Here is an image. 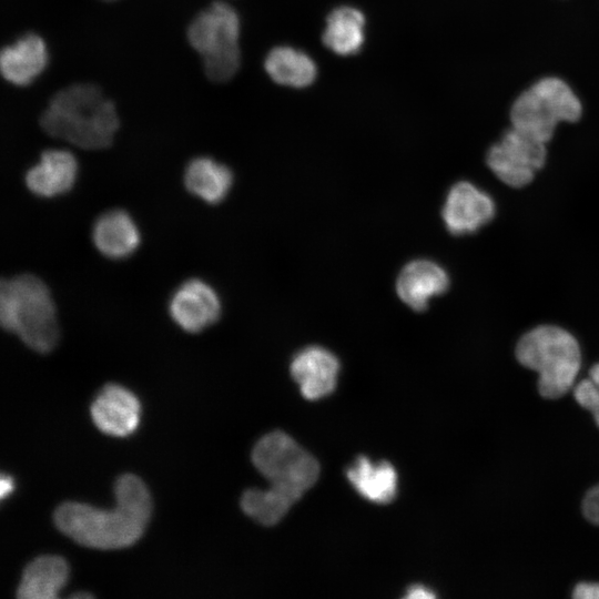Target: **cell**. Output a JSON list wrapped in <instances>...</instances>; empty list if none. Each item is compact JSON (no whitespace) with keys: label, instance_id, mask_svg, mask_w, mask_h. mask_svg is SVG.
Here are the masks:
<instances>
[{"label":"cell","instance_id":"16","mask_svg":"<svg viewBox=\"0 0 599 599\" xmlns=\"http://www.w3.org/2000/svg\"><path fill=\"white\" fill-rule=\"evenodd\" d=\"M97 250L112 260L131 255L140 244V232L131 215L120 209L101 214L92 227Z\"/></svg>","mask_w":599,"mask_h":599},{"label":"cell","instance_id":"24","mask_svg":"<svg viewBox=\"0 0 599 599\" xmlns=\"http://www.w3.org/2000/svg\"><path fill=\"white\" fill-rule=\"evenodd\" d=\"M582 512L590 522L599 525V485L592 487L585 496Z\"/></svg>","mask_w":599,"mask_h":599},{"label":"cell","instance_id":"6","mask_svg":"<svg viewBox=\"0 0 599 599\" xmlns=\"http://www.w3.org/2000/svg\"><path fill=\"white\" fill-rule=\"evenodd\" d=\"M581 112L579 99L566 82L544 78L516 99L510 119L512 128L546 143L559 122L578 121Z\"/></svg>","mask_w":599,"mask_h":599},{"label":"cell","instance_id":"4","mask_svg":"<svg viewBox=\"0 0 599 599\" xmlns=\"http://www.w3.org/2000/svg\"><path fill=\"white\" fill-rule=\"evenodd\" d=\"M518 362L538 373L539 394L549 399L564 396L575 384L581 366L577 339L555 325L537 326L516 346Z\"/></svg>","mask_w":599,"mask_h":599},{"label":"cell","instance_id":"15","mask_svg":"<svg viewBox=\"0 0 599 599\" xmlns=\"http://www.w3.org/2000/svg\"><path fill=\"white\" fill-rule=\"evenodd\" d=\"M47 47L41 37L30 32L14 44L4 47L0 54L2 77L19 87L29 85L45 68Z\"/></svg>","mask_w":599,"mask_h":599},{"label":"cell","instance_id":"14","mask_svg":"<svg viewBox=\"0 0 599 599\" xmlns=\"http://www.w3.org/2000/svg\"><path fill=\"white\" fill-rule=\"evenodd\" d=\"M449 277L437 263L417 260L408 263L399 273L396 291L399 298L415 311H423L429 301L446 292Z\"/></svg>","mask_w":599,"mask_h":599},{"label":"cell","instance_id":"10","mask_svg":"<svg viewBox=\"0 0 599 599\" xmlns=\"http://www.w3.org/2000/svg\"><path fill=\"white\" fill-rule=\"evenodd\" d=\"M494 200L470 182H458L448 192L443 220L454 235L474 233L495 216Z\"/></svg>","mask_w":599,"mask_h":599},{"label":"cell","instance_id":"2","mask_svg":"<svg viewBox=\"0 0 599 599\" xmlns=\"http://www.w3.org/2000/svg\"><path fill=\"white\" fill-rule=\"evenodd\" d=\"M39 123L48 135L85 150L109 148L120 124L114 103L92 83H75L58 91Z\"/></svg>","mask_w":599,"mask_h":599},{"label":"cell","instance_id":"7","mask_svg":"<svg viewBox=\"0 0 599 599\" xmlns=\"http://www.w3.org/2000/svg\"><path fill=\"white\" fill-rule=\"evenodd\" d=\"M252 460L274 487L297 501L317 480V460L291 436L272 432L254 446Z\"/></svg>","mask_w":599,"mask_h":599},{"label":"cell","instance_id":"13","mask_svg":"<svg viewBox=\"0 0 599 599\" xmlns=\"http://www.w3.org/2000/svg\"><path fill=\"white\" fill-rule=\"evenodd\" d=\"M78 162L67 150H45L24 176L27 187L37 196L53 197L69 192L77 179Z\"/></svg>","mask_w":599,"mask_h":599},{"label":"cell","instance_id":"27","mask_svg":"<svg viewBox=\"0 0 599 599\" xmlns=\"http://www.w3.org/2000/svg\"><path fill=\"white\" fill-rule=\"evenodd\" d=\"M13 488V481L10 476L2 474L0 480V496L4 498L8 494L11 493Z\"/></svg>","mask_w":599,"mask_h":599},{"label":"cell","instance_id":"18","mask_svg":"<svg viewBox=\"0 0 599 599\" xmlns=\"http://www.w3.org/2000/svg\"><path fill=\"white\" fill-rule=\"evenodd\" d=\"M346 476L357 493L372 502H389L397 493V474L387 461L373 463L359 456L347 468Z\"/></svg>","mask_w":599,"mask_h":599},{"label":"cell","instance_id":"23","mask_svg":"<svg viewBox=\"0 0 599 599\" xmlns=\"http://www.w3.org/2000/svg\"><path fill=\"white\" fill-rule=\"evenodd\" d=\"M575 399L588 409L599 426V363L589 370V376L573 387Z\"/></svg>","mask_w":599,"mask_h":599},{"label":"cell","instance_id":"5","mask_svg":"<svg viewBox=\"0 0 599 599\" xmlns=\"http://www.w3.org/2000/svg\"><path fill=\"white\" fill-rule=\"evenodd\" d=\"M240 18L225 2H213L199 12L187 27L191 47L202 57L205 75L213 82H225L237 72Z\"/></svg>","mask_w":599,"mask_h":599},{"label":"cell","instance_id":"20","mask_svg":"<svg viewBox=\"0 0 599 599\" xmlns=\"http://www.w3.org/2000/svg\"><path fill=\"white\" fill-rule=\"evenodd\" d=\"M364 26L365 18L359 10L338 7L327 17L323 42L336 54H355L364 43Z\"/></svg>","mask_w":599,"mask_h":599},{"label":"cell","instance_id":"3","mask_svg":"<svg viewBox=\"0 0 599 599\" xmlns=\"http://www.w3.org/2000/svg\"><path fill=\"white\" fill-rule=\"evenodd\" d=\"M0 323L38 353H48L58 343L54 303L45 284L35 275L1 280Z\"/></svg>","mask_w":599,"mask_h":599},{"label":"cell","instance_id":"22","mask_svg":"<svg viewBox=\"0 0 599 599\" xmlns=\"http://www.w3.org/2000/svg\"><path fill=\"white\" fill-rule=\"evenodd\" d=\"M294 502L292 497L271 486L267 489H248L241 498L243 511L265 526L278 522Z\"/></svg>","mask_w":599,"mask_h":599},{"label":"cell","instance_id":"25","mask_svg":"<svg viewBox=\"0 0 599 599\" xmlns=\"http://www.w3.org/2000/svg\"><path fill=\"white\" fill-rule=\"evenodd\" d=\"M572 597L577 599H599V583L580 582L575 587Z\"/></svg>","mask_w":599,"mask_h":599},{"label":"cell","instance_id":"26","mask_svg":"<svg viewBox=\"0 0 599 599\" xmlns=\"http://www.w3.org/2000/svg\"><path fill=\"white\" fill-rule=\"evenodd\" d=\"M436 595L425 586L414 585L407 589L405 598L409 599H429L434 598Z\"/></svg>","mask_w":599,"mask_h":599},{"label":"cell","instance_id":"11","mask_svg":"<svg viewBox=\"0 0 599 599\" xmlns=\"http://www.w3.org/2000/svg\"><path fill=\"white\" fill-rule=\"evenodd\" d=\"M95 426L110 436L124 437L135 430L140 420V403L135 395L118 384H106L91 405Z\"/></svg>","mask_w":599,"mask_h":599},{"label":"cell","instance_id":"8","mask_svg":"<svg viewBox=\"0 0 599 599\" xmlns=\"http://www.w3.org/2000/svg\"><path fill=\"white\" fill-rule=\"evenodd\" d=\"M546 143L511 128L487 154V164L505 184L521 187L534 179L546 161Z\"/></svg>","mask_w":599,"mask_h":599},{"label":"cell","instance_id":"1","mask_svg":"<svg viewBox=\"0 0 599 599\" xmlns=\"http://www.w3.org/2000/svg\"><path fill=\"white\" fill-rule=\"evenodd\" d=\"M116 505L111 510L81 502H64L54 511L58 529L75 542L97 549H119L133 545L150 519L152 502L144 483L125 474L114 485Z\"/></svg>","mask_w":599,"mask_h":599},{"label":"cell","instance_id":"28","mask_svg":"<svg viewBox=\"0 0 599 599\" xmlns=\"http://www.w3.org/2000/svg\"><path fill=\"white\" fill-rule=\"evenodd\" d=\"M73 598H91L90 593H77L72 596Z\"/></svg>","mask_w":599,"mask_h":599},{"label":"cell","instance_id":"21","mask_svg":"<svg viewBox=\"0 0 599 599\" xmlns=\"http://www.w3.org/2000/svg\"><path fill=\"white\" fill-rule=\"evenodd\" d=\"M267 74L278 84L304 88L317 75L316 64L305 52L292 47H276L265 59Z\"/></svg>","mask_w":599,"mask_h":599},{"label":"cell","instance_id":"17","mask_svg":"<svg viewBox=\"0 0 599 599\" xmlns=\"http://www.w3.org/2000/svg\"><path fill=\"white\" fill-rule=\"evenodd\" d=\"M69 568L59 556H40L29 562L17 589L20 599H53L65 585Z\"/></svg>","mask_w":599,"mask_h":599},{"label":"cell","instance_id":"9","mask_svg":"<svg viewBox=\"0 0 599 599\" xmlns=\"http://www.w3.org/2000/svg\"><path fill=\"white\" fill-rule=\"evenodd\" d=\"M169 312L173 322L187 333H200L221 315L215 290L200 278L184 281L172 294Z\"/></svg>","mask_w":599,"mask_h":599},{"label":"cell","instance_id":"19","mask_svg":"<svg viewBox=\"0 0 599 599\" xmlns=\"http://www.w3.org/2000/svg\"><path fill=\"white\" fill-rule=\"evenodd\" d=\"M183 182L194 196L209 204H216L229 194L233 174L226 165L207 156H197L187 163Z\"/></svg>","mask_w":599,"mask_h":599},{"label":"cell","instance_id":"12","mask_svg":"<svg viewBox=\"0 0 599 599\" xmlns=\"http://www.w3.org/2000/svg\"><path fill=\"white\" fill-rule=\"evenodd\" d=\"M339 363L329 351L309 346L298 352L291 364V374L302 395L316 400L329 395L337 383Z\"/></svg>","mask_w":599,"mask_h":599}]
</instances>
